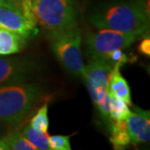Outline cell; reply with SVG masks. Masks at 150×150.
Masks as SVG:
<instances>
[{
  "mask_svg": "<svg viewBox=\"0 0 150 150\" xmlns=\"http://www.w3.org/2000/svg\"><path fill=\"white\" fill-rule=\"evenodd\" d=\"M49 147L53 150H70V136L64 135H54L50 136L49 139Z\"/></svg>",
  "mask_w": 150,
  "mask_h": 150,
  "instance_id": "e0dca14e",
  "label": "cell"
},
{
  "mask_svg": "<svg viewBox=\"0 0 150 150\" xmlns=\"http://www.w3.org/2000/svg\"><path fill=\"white\" fill-rule=\"evenodd\" d=\"M110 142L114 149H123L131 143L125 120L114 121L111 125Z\"/></svg>",
  "mask_w": 150,
  "mask_h": 150,
  "instance_id": "7c38bea8",
  "label": "cell"
},
{
  "mask_svg": "<svg viewBox=\"0 0 150 150\" xmlns=\"http://www.w3.org/2000/svg\"><path fill=\"white\" fill-rule=\"evenodd\" d=\"M36 22L32 13L19 2L0 0V28L27 38L33 32Z\"/></svg>",
  "mask_w": 150,
  "mask_h": 150,
  "instance_id": "8992f818",
  "label": "cell"
},
{
  "mask_svg": "<svg viewBox=\"0 0 150 150\" xmlns=\"http://www.w3.org/2000/svg\"><path fill=\"white\" fill-rule=\"evenodd\" d=\"M104 60H106L113 67L115 64H120L122 66L127 62L128 59L126 55L123 53L122 49H116L108 54Z\"/></svg>",
  "mask_w": 150,
  "mask_h": 150,
  "instance_id": "ac0fdd59",
  "label": "cell"
},
{
  "mask_svg": "<svg viewBox=\"0 0 150 150\" xmlns=\"http://www.w3.org/2000/svg\"><path fill=\"white\" fill-rule=\"evenodd\" d=\"M109 94V118L114 121L126 120L129 117L131 110L129 109V105L123 100L118 98L113 94Z\"/></svg>",
  "mask_w": 150,
  "mask_h": 150,
  "instance_id": "9a60e30c",
  "label": "cell"
},
{
  "mask_svg": "<svg viewBox=\"0 0 150 150\" xmlns=\"http://www.w3.org/2000/svg\"><path fill=\"white\" fill-rule=\"evenodd\" d=\"M30 126L33 128L48 133V105L44 104L40 108L36 114L33 116L30 121Z\"/></svg>",
  "mask_w": 150,
  "mask_h": 150,
  "instance_id": "2e32d148",
  "label": "cell"
},
{
  "mask_svg": "<svg viewBox=\"0 0 150 150\" xmlns=\"http://www.w3.org/2000/svg\"><path fill=\"white\" fill-rule=\"evenodd\" d=\"M29 8L35 22L49 33L76 23L73 0H33Z\"/></svg>",
  "mask_w": 150,
  "mask_h": 150,
  "instance_id": "277c9868",
  "label": "cell"
},
{
  "mask_svg": "<svg viewBox=\"0 0 150 150\" xmlns=\"http://www.w3.org/2000/svg\"><path fill=\"white\" fill-rule=\"evenodd\" d=\"M120 64H115L110 71L108 78V92L123 100L128 105H132L131 91L126 79L120 73Z\"/></svg>",
  "mask_w": 150,
  "mask_h": 150,
  "instance_id": "30bf717a",
  "label": "cell"
},
{
  "mask_svg": "<svg viewBox=\"0 0 150 150\" xmlns=\"http://www.w3.org/2000/svg\"><path fill=\"white\" fill-rule=\"evenodd\" d=\"M8 146V150H37L30 144L25 136L18 130H11L2 139Z\"/></svg>",
  "mask_w": 150,
  "mask_h": 150,
  "instance_id": "4fadbf2b",
  "label": "cell"
},
{
  "mask_svg": "<svg viewBox=\"0 0 150 150\" xmlns=\"http://www.w3.org/2000/svg\"><path fill=\"white\" fill-rule=\"evenodd\" d=\"M138 36L113 31L110 29H98L86 35L87 54L91 59H104L116 49L129 48Z\"/></svg>",
  "mask_w": 150,
  "mask_h": 150,
  "instance_id": "5b68a950",
  "label": "cell"
},
{
  "mask_svg": "<svg viewBox=\"0 0 150 150\" xmlns=\"http://www.w3.org/2000/svg\"><path fill=\"white\" fill-rule=\"evenodd\" d=\"M8 150V146L5 144V143L2 139H0V150Z\"/></svg>",
  "mask_w": 150,
  "mask_h": 150,
  "instance_id": "44dd1931",
  "label": "cell"
},
{
  "mask_svg": "<svg viewBox=\"0 0 150 150\" xmlns=\"http://www.w3.org/2000/svg\"><path fill=\"white\" fill-rule=\"evenodd\" d=\"M125 122L129 130L131 143H146L150 139V114L138 107H134Z\"/></svg>",
  "mask_w": 150,
  "mask_h": 150,
  "instance_id": "9c48e42d",
  "label": "cell"
},
{
  "mask_svg": "<svg viewBox=\"0 0 150 150\" xmlns=\"http://www.w3.org/2000/svg\"><path fill=\"white\" fill-rule=\"evenodd\" d=\"M33 0H18L19 3H31Z\"/></svg>",
  "mask_w": 150,
  "mask_h": 150,
  "instance_id": "7402d4cb",
  "label": "cell"
},
{
  "mask_svg": "<svg viewBox=\"0 0 150 150\" xmlns=\"http://www.w3.org/2000/svg\"><path fill=\"white\" fill-rule=\"evenodd\" d=\"M51 47L61 65L76 77H83L85 65L81 54V31L77 23L50 33Z\"/></svg>",
  "mask_w": 150,
  "mask_h": 150,
  "instance_id": "3957f363",
  "label": "cell"
},
{
  "mask_svg": "<svg viewBox=\"0 0 150 150\" xmlns=\"http://www.w3.org/2000/svg\"><path fill=\"white\" fill-rule=\"evenodd\" d=\"M23 134L25 136L28 141L32 144L37 149H50L48 141L49 136L48 133H44L43 131L33 128L32 126H30V124H28L23 129Z\"/></svg>",
  "mask_w": 150,
  "mask_h": 150,
  "instance_id": "5bb4252c",
  "label": "cell"
},
{
  "mask_svg": "<svg viewBox=\"0 0 150 150\" xmlns=\"http://www.w3.org/2000/svg\"><path fill=\"white\" fill-rule=\"evenodd\" d=\"M96 105L98 108L99 112L101 113L103 118L108 119L109 118V94L108 93L100 102L97 103Z\"/></svg>",
  "mask_w": 150,
  "mask_h": 150,
  "instance_id": "d6986e66",
  "label": "cell"
},
{
  "mask_svg": "<svg viewBox=\"0 0 150 150\" xmlns=\"http://www.w3.org/2000/svg\"><path fill=\"white\" fill-rule=\"evenodd\" d=\"M41 94L40 87L34 83L0 86V122L10 125L19 124Z\"/></svg>",
  "mask_w": 150,
  "mask_h": 150,
  "instance_id": "7a4b0ae2",
  "label": "cell"
},
{
  "mask_svg": "<svg viewBox=\"0 0 150 150\" xmlns=\"http://www.w3.org/2000/svg\"><path fill=\"white\" fill-rule=\"evenodd\" d=\"M24 43L25 38L0 28V55L16 54L21 50Z\"/></svg>",
  "mask_w": 150,
  "mask_h": 150,
  "instance_id": "8fae6325",
  "label": "cell"
},
{
  "mask_svg": "<svg viewBox=\"0 0 150 150\" xmlns=\"http://www.w3.org/2000/svg\"><path fill=\"white\" fill-rule=\"evenodd\" d=\"M139 52L141 54L149 56L150 54V40L149 38H144L139 45Z\"/></svg>",
  "mask_w": 150,
  "mask_h": 150,
  "instance_id": "ffe728a7",
  "label": "cell"
},
{
  "mask_svg": "<svg viewBox=\"0 0 150 150\" xmlns=\"http://www.w3.org/2000/svg\"><path fill=\"white\" fill-rule=\"evenodd\" d=\"M112 66L106 60L91 59L85 66L83 79L86 81L93 103L97 104L108 93V78Z\"/></svg>",
  "mask_w": 150,
  "mask_h": 150,
  "instance_id": "52a82bcc",
  "label": "cell"
},
{
  "mask_svg": "<svg viewBox=\"0 0 150 150\" xmlns=\"http://www.w3.org/2000/svg\"><path fill=\"white\" fill-rule=\"evenodd\" d=\"M11 1H16V2H18V0H11Z\"/></svg>",
  "mask_w": 150,
  "mask_h": 150,
  "instance_id": "603a6c76",
  "label": "cell"
},
{
  "mask_svg": "<svg viewBox=\"0 0 150 150\" xmlns=\"http://www.w3.org/2000/svg\"><path fill=\"white\" fill-rule=\"evenodd\" d=\"M35 70L28 59L0 58V86L27 83Z\"/></svg>",
  "mask_w": 150,
  "mask_h": 150,
  "instance_id": "ba28073f",
  "label": "cell"
},
{
  "mask_svg": "<svg viewBox=\"0 0 150 150\" xmlns=\"http://www.w3.org/2000/svg\"><path fill=\"white\" fill-rule=\"evenodd\" d=\"M98 29L140 36L149 27V15L142 0H120L101 6L89 17Z\"/></svg>",
  "mask_w": 150,
  "mask_h": 150,
  "instance_id": "6da1fadb",
  "label": "cell"
}]
</instances>
